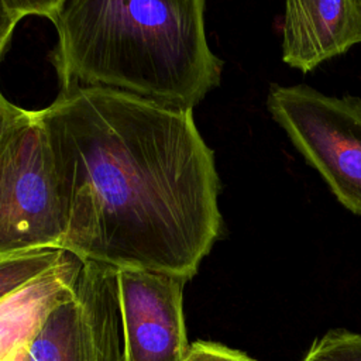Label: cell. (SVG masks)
<instances>
[{"mask_svg": "<svg viewBox=\"0 0 361 361\" xmlns=\"http://www.w3.org/2000/svg\"><path fill=\"white\" fill-rule=\"evenodd\" d=\"M39 116L68 209L59 248L190 279L221 231L214 154L193 110L76 86Z\"/></svg>", "mask_w": 361, "mask_h": 361, "instance_id": "1", "label": "cell"}, {"mask_svg": "<svg viewBox=\"0 0 361 361\" xmlns=\"http://www.w3.org/2000/svg\"><path fill=\"white\" fill-rule=\"evenodd\" d=\"M206 0H66L52 20L62 89L100 86L192 109L220 83Z\"/></svg>", "mask_w": 361, "mask_h": 361, "instance_id": "2", "label": "cell"}, {"mask_svg": "<svg viewBox=\"0 0 361 361\" xmlns=\"http://www.w3.org/2000/svg\"><path fill=\"white\" fill-rule=\"evenodd\" d=\"M68 209L39 110H24L0 141V255L59 248Z\"/></svg>", "mask_w": 361, "mask_h": 361, "instance_id": "3", "label": "cell"}, {"mask_svg": "<svg viewBox=\"0 0 361 361\" xmlns=\"http://www.w3.org/2000/svg\"><path fill=\"white\" fill-rule=\"evenodd\" d=\"M267 109L336 199L361 216V99L274 83Z\"/></svg>", "mask_w": 361, "mask_h": 361, "instance_id": "4", "label": "cell"}, {"mask_svg": "<svg viewBox=\"0 0 361 361\" xmlns=\"http://www.w3.org/2000/svg\"><path fill=\"white\" fill-rule=\"evenodd\" d=\"M30 361H124L117 269L83 261L80 274L27 344Z\"/></svg>", "mask_w": 361, "mask_h": 361, "instance_id": "5", "label": "cell"}, {"mask_svg": "<svg viewBox=\"0 0 361 361\" xmlns=\"http://www.w3.org/2000/svg\"><path fill=\"white\" fill-rule=\"evenodd\" d=\"M188 279L161 271L117 269L124 361H183L189 343L183 316Z\"/></svg>", "mask_w": 361, "mask_h": 361, "instance_id": "6", "label": "cell"}, {"mask_svg": "<svg viewBox=\"0 0 361 361\" xmlns=\"http://www.w3.org/2000/svg\"><path fill=\"white\" fill-rule=\"evenodd\" d=\"M282 59L310 72L361 42V16L353 0H285Z\"/></svg>", "mask_w": 361, "mask_h": 361, "instance_id": "7", "label": "cell"}, {"mask_svg": "<svg viewBox=\"0 0 361 361\" xmlns=\"http://www.w3.org/2000/svg\"><path fill=\"white\" fill-rule=\"evenodd\" d=\"M83 261L71 252L35 279L0 299V361L27 345L48 313L73 288Z\"/></svg>", "mask_w": 361, "mask_h": 361, "instance_id": "8", "label": "cell"}, {"mask_svg": "<svg viewBox=\"0 0 361 361\" xmlns=\"http://www.w3.org/2000/svg\"><path fill=\"white\" fill-rule=\"evenodd\" d=\"M65 250L37 248L0 255V299L55 267Z\"/></svg>", "mask_w": 361, "mask_h": 361, "instance_id": "9", "label": "cell"}, {"mask_svg": "<svg viewBox=\"0 0 361 361\" xmlns=\"http://www.w3.org/2000/svg\"><path fill=\"white\" fill-rule=\"evenodd\" d=\"M302 361H361V334L330 330L312 344Z\"/></svg>", "mask_w": 361, "mask_h": 361, "instance_id": "10", "label": "cell"}, {"mask_svg": "<svg viewBox=\"0 0 361 361\" xmlns=\"http://www.w3.org/2000/svg\"><path fill=\"white\" fill-rule=\"evenodd\" d=\"M183 361H255L247 354L217 343L197 341L189 345Z\"/></svg>", "mask_w": 361, "mask_h": 361, "instance_id": "11", "label": "cell"}, {"mask_svg": "<svg viewBox=\"0 0 361 361\" xmlns=\"http://www.w3.org/2000/svg\"><path fill=\"white\" fill-rule=\"evenodd\" d=\"M11 11L21 20L25 16L37 14L49 18H55L61 7L66 0H6Z\"/></svg>", "mask_w": 361, "mask_h": 361, "instance_id": "12", "label": "cell"}, {"mask_svg": "<svg viewBox=\"0 0 361 361\" xmlns=\"http://www.w3.org/2000/svg\"><path fill=\"white\" fill-rule=\"evenodd\" d=\"M20 18L11 11L6 0H0V56L4 52L13 30Z\"/></svg>", "mask_w": 361, "mask_h": 361, "instance_id": "13", "label": "cell"}, {"mask_svg": "<svg viewBox=\"0 0 361 361\" xmlns=\"http://www.w3.org/2000/svg\"><path fill=\"white\" fill-rule=\"evenodd\" d=\"M24 113V109L10 103L0 92V141L10 126Z\"/></svg>", "mask_w": 361, "mask_h": 361, "instance_id": "14", "label": "cell"}, {"mask_svg": "<svg viewBox=\"0 0 361 361\" xmlns=\"http://www.w3.org/2000/svg\"><path fill=\"white\" fill-rule=\"evenodd\" d=\"M6 361H30L28 354H27V345L20 347L16 353H13Z\"/></svg>", "mask_w": 361, "mask_h": 361, "instance_id": "15", "label": "cell"}, {"mask_svg": "<svg viewBox=\"0 0 361 361\" xmlns=\"http://www.w3.org/2000/svg\"><path fill=\"white\" fill-rule=\"evenodd\" d=\"M353 3H354V6H355L357 11H358V13H360V16H361V0H353Z\"/></svg>", "mask_w": 361, "mask_h": 361, "instance_id": "16", "label": "cell"}]
</instances>
